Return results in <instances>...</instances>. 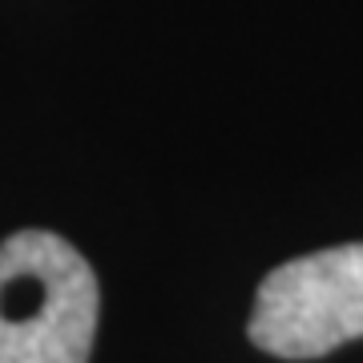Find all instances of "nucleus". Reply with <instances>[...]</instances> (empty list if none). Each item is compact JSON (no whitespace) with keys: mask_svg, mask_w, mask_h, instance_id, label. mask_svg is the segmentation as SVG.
Masks as SVG:
<instances>
[{"mask_svg":"<svg viewBox=\"0 0 363 363\" xmlns=\"http://www.w3.org/2000/svg\"><path fill=\"white\" fill-rule=\"evenodd\" d=\"M97 274L61 234L0 242V363H89Z\"/></svg>","mask_w":363,"mask_h":363,"instance_id":"obj_1","label":"nucleus"},{"mask_svg":"<svg viewBox=\"0 0 363 363\" xmlns=\"http://www.w3.org/2000/svg\"><path fill=\"white\" fill-rule=\"evenodd\" d=\"M363 335V242L274 267L250 311L255 347L279 359H315Z\"/></svg>","mask_w":363,"mask_h":363,"instance_id":"obj_2","label":"nucleus"}]
</instances>
